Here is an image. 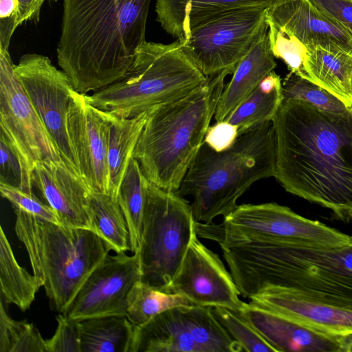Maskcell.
Returning a JSON list of instances; mask_svg holds the SVG:
<instances>
[{
  "instance_id": "obj_1",
  "label": "cell",
  "mask_w": 352,
  "mask_h": 352,
  "mask_svg": "<svg viewBox=\"0 0 352 352\" xmlns=\"http://www.w3.org/2000/svg\"><path fill=\"white\" fill-rule=\"evenodd\" d=\"M272 121L274 177L286 191L340 219L347 217L352 209V109L328 111L293 99L282 101Z\"/></svg>"
},
{
  "instance_id": "obj_2",
  "label": "cell",
  "mask_w": 352,
  "mask_h": 352,
  "mask_svg": "<svg viewBox=\"0 0 352 352\" xmlns=\"http://www.w3.org/2000/svg\"><path fill=\"white\" fill-rule=\"evenodd\" d=\"M151 0H63L58 64L87 94L122 80L146 41Z\"/></svg>"
},
{
  "instance_id": "obj_3",
  "label": "cell",
  "mask_w": 352,
  "mask_h": 352,
  "mask_svg": "<svg viewBox=\"0 0 352 352\" xmlns=\"http://www.w3.org/2000/svg\"><path fill=\"white\" fill-rule=\"evenodd\" d=\"M223 255L244 298L280 289L352 311V243L326 247L252 239L226 245Z\"/></svg>"
},
{
  "instance_id": "obj_4",
  "label": "cell",
  "mask_w": 352,
  "mask_h": 352,
  "mask_svg": "<svg viewBox=\"0 0 352 352\" xmlns=\"http://www.w3.org/2000/svg\"><path fill=\"white\" fill-rule=\"evenodd\" d=\"M227 76H210L190 94L148 111L133 158L151 183L178 190L204 141Z\"/></svg>"
},
{
  "instance_id": "obj_5",
  "label": "cell",
  "mask_w": 352,
  "mask_h": 352,
  "mask_svg": "<svg viewBox=\"0 0 352 352\" xmlns=\"http://www.w3.org/2000/svg\"><path fill=\"white\" fill-rule=\"evenodd\" d=\"M275 174V132L269 121L239 135L221 152L204 142L176 193L190 196L195 221L208 224L231 213L253 183Z\"/></svg>"
},
{
  "instance_id": "obj_6",
  "label": "cell",
  "mask_w": 352,
  "mask_h": 352,
  "mask_svg": "<svg viewBox=\"0 0 352 352\" xmlns=\"http://www.w3.org/2000/svg\"><path fill=\"white\" fill-rule=\"evenodd\" d=\"M15 233L51 308L63 313L93 270L109 254L94 232L52 223L13 207Z\"/></svg>"
},
{
  "instance_id": "obj_7",
  "label": "cell",
  "mask_w": 352,
  "mask_h": 352,
  "mask_svg": "<svg viewBox=\"0 0 352 352\" xmlns=\"http://www.w3.org/2000/svg\"><path fill=\"white\" fill-rule=\"evenodd\" d=\"M207 78L186 55L182 43L145 41L120 80L87 95L88 102L121 118H132L180 99L203 85Z\"/></svg>"
},
{
  "instance_id": "obj_8",
  "label": "cell",
  "mask_w": 352,
  "mask_h": 352,
  "mask_svg": "<svg viewBox=\"0 0 352 352\" xmlns=\"http://www.w3.org/2000/svg\"><path fill=\"white\" fill-rule=\"evenodd\" d=\"M190 204L176 192L145 182L139 250L141 281L166 292L195 230Z\"/></svg>"
},
{
  "instance_id": "obj_9",
  "label": "cell",
  "mask_w": 352,
  "mask_h": 352,
  "mask_svg": "<svg viewBox=\"0 0 352 352\" xmlns=\"http://www.w3.org/2000/svg\"><path fill=\"white\" fill-rule=\"evenodd\" d=\"M198 237L220 245L252 239H276L305 245L343 247L352 243L346 234L318 221L303 217L274 202L238 205L220 224L196 221Z\"/></svg>"
},
{
  "instance_id": "obj_10",
  "label": "cell",
  "mask_w": 352,
  "mask_h": 352,
  "mask_svg": "<svg viewBox=\"0 0 352 352\" xmlns=\"http://www.w3.org/2000/svg\"><path fill=\"white\" fill-rule=\"evenodd\" d=\"M267 8L241 7L207 18L180 41L186 55L206 78L232 74L239 62L268 31Z\"/></svg>"
},
{
  "instance_id": "obj_11",
  "label": "cell",
  "mask_w": 352,
  "mask_h": 352,
  "mask_svg": "<svg viewBox=\"0 0 352 352\" xmlns=\"http://www.w3.org/2000/svg\"><path fill=\"white\" fill-rule=\"evenodd\" d=\"M14 65L8 50H0L1 133L21 163L19 187L32 193V176L36 164L63 160L17 77Z\"/></svg>"
},
{
  "instance_id": "obj_12",
  "label": "cell",
  "mask_w": 352,
  "mask_h": 352,
  "mask_svg": "<svg viewBox=\"0 0 352 352\" xmlns=\"http://www.w3.org/2000/svg\"><path fill=\"white\" fill-rule=\"evenodd\" d=\"M211 307L182 305L135 327L130 352H241Z\"/></svg>"
},
{
  "instance_id": "obj_13",
  "label": "cell",
  "mask_w": 352,
  "mask_h": 352,
  "mask_svg": "<svg viewBox=\"0 0 352 352\" xmlns=\"http://www.w3.org/2000/svg\"><path fill=\"white\" fill-rule=\"evenodd\" d=\"M14 71L63 161L80 176L67 131L68 108L75 91L68 76L47 56L36 53L22 56Z\"/></svg>"
},
{
  "instance_id": "obj_14",
  "label": "cell",
  "mask_w": 352,
  "mask_h": 352,
  "mask_svg": "<svg viewBox=\"0 0 352 352\" xmlns=\"http://www.w3.org/2000/svg\"><path fill=\"white\" fill-rule=\"evenodd\" d=\"M141 280L138 252L108 254L93 270L62 313L76 321L109 316H126L128 296Z\"/></svg>"
},
{
  "instance_id": "obj_15",
  "label": "cell",
  "mask_w": 352,
  "mask_h": 352,
  "mask_svg": "<svg viewBox=\"0 0 352 352\" xmlns=\"http://www.w3.org/2000/svg\"><path fill=\"white\" fill-rule=\"evenodd\" d=\"M166 292L184 296L195 305L237 312L246 305L219 255L204 245L196 232Z\"/></svg>"
},
{
  "instance_id": "obj_16",
  "label": "cell",
  "mask_w": 352,
  "mask_h": 352,
  "mask_svg": "<svg viewBox=\"0 0 352 352\" xmlns=\"http://www.w3.org/2000/svg\"><path fill=\"white\" fill-rule=\"evenodd\" d=\"M67 131L80 177L94 192L110 194L107 164L109 113L74 91L67 111Z\"/></svg>"
},
{
  "instance_id": "obj_17",
  "label": "cell",
  "mask_w": 352,
  "mask_h": 352,
  "mask_svg": "<svg viewBox=\"0 0 352 352\" xmlns=\"http://www.w3.org/2000/svg\"><path fill=\"white\" fill-rule=\"evenodd\" d=\"M268 28L293 36L304 45L339 47L352 54V33L309 0H282L266 10Z\"/></svg>"
},
{
  "instance_id": "obj_18",
  "label": "cell",
  "mask_w": 352,
  "mask_h": 352,
  "mask_svg": "<svg viewBox=\"0 0 352 352\" xmlns=\"http://www.w3.org/2000/svg\"><path fill=\"white\" fill-rule=\"evenodd\" d=\"M32 181L61 224L91 230L89 214L91 190L63 160L36 163Z\"/></svg>"
},
{
  "instance_id": "obj_19",
  "label": "cell",
  "mask_w": 352,
  "mask_h": 352,
  "mask_svg": "<svg viewBox=\"0 0 352 352\" xmlns=\"http://www.w3.org/2000/svg\"><path fill=\"white\" fill-rule=\"evenodd\" d=\"M249 302L267 309L307 328L330 336L352 333V311L269 288L251 296Z\"/></svg>"
},
{
  "instance_id": "obj_20",
  "label": "cell",
  "mask_w": 352,
  "mask_h": 352,
  "mask_svg": "<svg viewBox=\"0 0 352 352\" xmlns=\"http://www.w3.org/2000/svg\"><path fill=\"white\" fill-rule=\"evenodd\" d=\"M239 313L276 352L342 350V336L317 332L250 302Z\"/></svg>"
},
{
  "instance_id": "obj_21",
  "label": "cell",
  "mask_w": 352,
  "mask_h": 352,
  "mask_svg": "<svg viewBox=\"0 0 352 352\" xmlns=\"http://www.w3.org/2000/svg\"><path fill=\"white\" fill-rule=\"evenodd\" d=\"M271 50L268 31L236 65L231 79L225 84L214 118L226 120L233 111L256 88L276 63Z\"/></svg>"
},
{
  "instance_id": "obj_22",
  "label": "cell",
  "mask_w": 352,
  "mask_h": 352,
  "mask_svg": "<svg viewBox=\"0 0 352 352\" xmlns=\"http://www.w3.org/2000/svg\"><path fill=\"white\" fill-rule=\"evenodd\" d=\"M282 0H155L157 21L170 35L184 40L192 27L217 13L237 8H270Z\"/></svg>"
},
{
  "instance_id": "obj_23",
  "label": "cell",
  "mask_w": 352,
  "mask_h": 352,
  "mask_svg": "<svg viewBox=\"0 0 352 352\" xmlns=\"http://www.w3.org/2000/svg\"><path fill=\"white\" fill-rule=\"evenodd\" d=\"M305 78L352 107V54L339 47L306 46Z\"/></svg>"
},
{
  "instance_id": "obj_24",
  "label": "cell",
  "mask_w": 352,
  "mask_h": 352,
  "mask_svg": "<svg viewBox=\"0 0 352 352\" xmlns=\"http://www.w3.org/2000/svg\"><path fill=\"white\" fill-rule=\"evenodd\" d=\"M107 164L110 194L118 196L133 153L146 121L148 111L132 118H121L109 112Z\"/></svg>"
},
{
  "instance_id": "obj_25",
  "label": "cell",
  "mask_w": 352,
  "mask_h": 352,
  "mask_svg": "<svg viewBox=\"0 0 352 352\" xmlns=\"http://www.w3.org/2000/svg\"><path fill=\"white\" fill-rule=\"evenodd\" d=\"M82 352H130L135 327L126 316L78 321Z\"/></svg>"
},
{
  "instance_id": "obj_26",
  "label": "cell",
  "mask_w": 352,
  "mask_h": 352,
  "mask_svg": "<svg viewBox=\"0 0 352 352\" xmlns=\"http://www.w3.org/2000/svg\"><path fill=\"white\" fill-rule=\"evenodd\" d=\"M89 214L91 230L116 253L131 251L127 223L116 197L90 192Z\"/></svg>"
},
{
  "instance_id": "obj_27",
  "label": "cell",
  "mask_w": 352,
  "mask_h": 352,
  "mask_svg": "<svg viewBox=\"0 0 352 352\" xmlns=\"http://www.w3.org/2000/svg\"><path fill=\"white\" fill-rule=\"evenodd\" d=\"M1 298L20 310L28 309L41 287L33 274L21 266L2 227L0 230Z\"/></svg>"
},
{
  "instance_id": "obj_28",
  "label": "cell",
  "mask_w": 352,
  "mask_h": 352,
  "mask_svg": "<svg viewBox=\"0 0 352 352\" xmlns=\"http://www.w3.org/2000/svg\"><path fill=\"white\" fill-rule=\"evenodd\" d=\"M145 182L138 161L133 158L119 188L117 199L126 219L131 252L139 250L145 203Z\"/></svg>"
},
{
  "instance_id": "obj_29",
  "label": "cell",
  "mask_w": 352,
  "mask_h": 352,
  "mask_svg": "<svg viewBox=\"0 0 352 352\" xmlns=\"http://www.w3.org/2000/svg\"><path fill=\"white\" fill-rule=\"evenodd\" d=\"M182 305H195L184 296L162 292L140 280L129 292L126 316L134 327H140L162 311Z\"/></svg>"
},
{
  "instance_id": "obj_30",
  "label": "cell",
  "mask_w": 352,
  "mask_h": 352,
  "mask_svg": "<svg viewBox=\"0 0 352 352\" xmlns=\"http://www.w3.org/2000/svg\"><path fill=\"white\" fill-rule=\"evenodd\" d=\"M282 101V86L272 91H267L258 84L226 120L237 126L239 135L261 124L272 121Z\"/></svg>"
},
{
  "instance_id": "obj_31",
  "label": "cell",
  "mask_w": 352,
  "mask_h": 352,
  "mask_svg": "<svg viewBox=\"0 0 352 352\" xmlns=\"http://www.w3.org/2000/svg\"><path fill=\"white\" fill-rule=\"evenodd\" d=\"M0 352H47L46 342L38 331L26 320H15L0 300Z\"/></svg>"
},
{
  "instance_id": "obj_32",
  "label": "cell",
  "mask_w": 352,
  "mask_h": 352,
  "mask_svg": "<svg viewBox=\"0 0 352 352\" xmlns=\"http://www.w3.org/2000/svg\"><path fill=\"white\" fill-rule=\"evenodd\" d=\"M282 96L283 101L300 100L324 111L343 112L350 108L312 80L290 72L282 80Z\"/></svg>"
},
{
  "instance_id": "obj_33",
  "label": "cell",
  "mask_w": 352,
  "mask_h": 352,
  "mask_svg": "<svg viewBox=\"0 0 352 352\" xmlns=\"http://www.w3.org/2000/svg\"><path fill=\"white\" fill-rule=\"evenodd\" d=\"M212 311L230 336L247 352H276L258 332L237 311L213 307Z\"/></svg>"
},
{
  "instance_id": "obj_34",
  "label": "cell",
  "mask_w": 352,
  "mask_h": 352,
  "mask_svg": "<svg viewBox=\"0 0 352 352\" xmlns=\"http://www.w3.org/2000/svg\"><path fill=\"white\" fill-rule=\"evenodd\" d=\"M268 36L274 56L283 60L290 73L305 78L306 46L294 36L275 29L268 28Z\"/></svg>"
},
{
  "instance_id": "obj_35",
  "label": "cell",
  "mask_w": 352,
  "mask_h": 352,
  "mask_svg": "<svg viewBox=\"0 0 352 352\" xmlns=\"http://www.w3.org/2000/svg\"><path fill=\"white\" fill-rule=\"evenodd\" d=\"M1 196L12 205L41 219L61 224L57 214L48 205L43 203L34 194L23 190L18 186L0 182Z\"/></svg>"
},
{
  "instance_id": "obj_36",
  "label": "cell",
  "mask_w": 352,
  "mask_h": 352,
  "mask_svg": "<svg viewBox=\"0 0 352 352\" xmlns=\"http://www.w3.org/2000/svg\"><path fill=\"white\" fill-rule=\"evenodd\" d=\"M54 336L45 340L47 352H82L79 322L59 314Z\"/></svg>"
},
{
  "instance_id": "obj_37",
  "label": "cell",
  "mask_w": 352,
  "mask_h": 352,
  "mask_svg": "<svg viewBox=\"0 0 352 352\" xmlns=\"http://www.w3.org/2000/svg\"><path fill=\"white\" fill-rule=\"evenodd\" d=\"M238 136L237 126L223 120L210 125L204 142L214 151L221 152L231 147Z\"/></svg>"
},
{
  "instance_id": "obj_38",
  "label": "cell",
  "mask_w": 352,
  "mask_h": 352,
  "mask_svg": "<svg viewBox=\"0 0 352 352\" xmlns=\"http://www.w3.org/2000/svg\"><path fill=\"white\" fill-rule=\"evenodd\" d=\"M0 182L10 184V179H13L14 182H18L19 186L22 177L20 161L12 146L1 133L0 136Z\"/></svg>"
},
{
  "instance_id": "obj_39",
  "label": "cell",
  "mask_w": 352,
  "mask_h": 352,
  "mask_svg": "<svg viewBox=\"0 0 352 352\" xmlns=\"http://www.w3.org/2000/svg\"><path fill=\"white\" fill-rule=\"evenodd\" d=\"M319 10L352 33V0H309Z\"/></svg>"
},
{
  "instance_id": "obj_40",
  "label": "cell",
  "mask_w": 352,
  "mask_h": 352,
  "mask_svg": "<svg viewBox=\"0 0 352 352\" xmlns=\"http://www.w3.org/2000/svg\"><path fill=\"white\" fill-rule=\"evenodd\" d=\"M46 0H16V28L29 20H38L41 8Z\"/></svg>"
},
{
  "instance_id": "obj_41",
  "label": "cell",
  "mask_w": 352,
  "mask_h": 352,
  "mask_svg": "<svg viewBox=\"0 0 352 352\" xmlns=\"http://www.w3.org/2000/svg\"><path fill=\"white\" fill-rule=\"evenodd\" d=\"M16 0H0V19H6L16 16Z\"/></svg>"
},
{
  "instance_id": "obj_42",
  "label": "cell",
  "mask_w": 352,
  "mask_h": 352,
  "mask_svg": "<svg viewBox=\"0 0 352 352\" xmlns=\"http://www.w3.org/2000/svg\"><path fill=\"white\" fill-rule=\"evenodd\" d=\"M341 351L352 352V333L342 336Z\"/></svg>"
},
{
  "instance_id": "obj_43",
  "label": "cell",
  "mask_w": 352,
  "mask_h": 352,
  "mask_svg": "<svg viewBox=\"0 0 352 352\" xmlns=\"http://www.w3.org/2000/svg\"><path fill=\"white\" fill-rule=\"evenodd\" d=\"M347 217L352 221V209L349 212Z\"/></svg>"
},
{
  "instance_id": "obj_44",
  "label": "cell",
  "mask_w": 352,
  "mask_h": 352,
  "mask_svg": "<svg viewBox=\"0 0 352 352\" xmlns=\"http://www.w3.org/2000/svg\"><path fill=\"white\" fill-rule=\"evenodd\" d=\"M351 109H352V107H351Z\"/></svg>"
}]
</instances>
